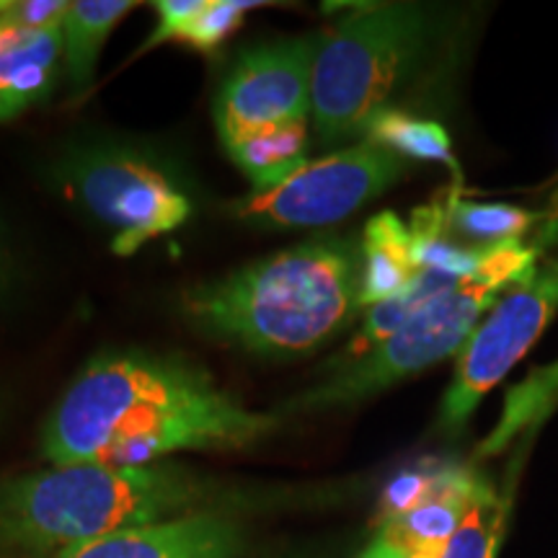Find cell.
Listing matches in <instances>:
<instances>
[{"instance_id": "obj_4", "label": "cell", "mask_w": 558, "mask_h": 558, "mask_svg": "<svg viewBox=\"0 0 558 558\" xmlns=\"http://www.w3.org/2000/svg\"><path fill=\"white\" fill-rule=\"evenodd\" d=\"M445 34L442 13L422 3H369L318 34L311 120L320 145L365 137L375 117L422 73Z\"/></svg>"}, {"instance_id": "obj_13", "label": "cell", "mask_w": 558, "mask_h": 558, "mask_svg": "<svg viewBox=\"0 0 558 558\" xmlns=\"http://www.w3.org/2000/svg\"><path fill=\"white\" fill-rule=\"evenodd\" d=\"M360 256V308H373L383 300L401 295L422 275L411 228L390 209L367 220Z\"/></svg>"}, {"instance_id": "obj_5", "label": "cell", "mask_w": 558, "mask_h": 558, "mask_svg": "<svg viewBox=\"0 0 558 558\" xmlns=\"http://www.w3.org/2000/svg\"><path fill=\"white\" fill-rule=\"evenodd\" d=\"M538 254L541 248L533 241L497 248L478 264L473 275L463 277L456 288L432 300L427 308L418 311L407 326H401L393 337L365 357L339 367H326L329 375L284 403V411L305 414V411L354 407L396 383L414 378L452 354H460L501 292L538 267Z\"/></svg>"}, {"instance_id": "obj_20", "label": "cell", "mask_w": 558, "mask_h": 558, "mask_svg": "<svg viewBox=\"0 0 558 558\" xmlns=\"http://www.w3.org/2000/svg\"><path fill=\"white\" fill-rule=\"evenodd\" d=\"M68 11V0H0V24L26 32H54L62 29Z\"/></svg>"}, {"instance_id": "obj_27", "label": "cell", "mask_w": 558, "mask_h": 558, "mask_svg": "<svg viewBox=\"0 0 558 558\" xmlns=\"http://www.w3.org/2000/svg\"><path fill=\"white\" fill-rule=\"evenodd\" d=\"M409 558H439V556H432V554H414V556H409Z\"/></svg>"}, {"instance_id": "obj_18", "label": "cell", "mask_w": 558, "mask_h": 558, "mask_svg": "<svg viewBox=\"0 0 558 558\" xmlns=\"http://www.w3.org/2000/svg\"><path fill=\"white\" fill-rule=\"evenodd\" d=\"M505 514L507 505H499L494 488L484 484L439 558H497Z\"/></svg>"}, {"instance_id": "obj_15", "label": "cell", "mask_w": 558, "mask_h": 558, "mask_svg": "<svg viewBox=\"0 0 558 558\" xmlns=\"http://www.w3.org/2000/svg\"><path fill=\"white\" fill-rule=\"evenodd\" d=\"M135 9L132 0H78L62 24V62L73 88L88 86L114 26Z\"/></svg>"}, {"instance_id": "obj_9", "label": "cell", "mask_w": 558, "mask_h": 558, "mask_svg": "<svg viewBox=\"0 0 558 558\" xmlns=\"http://www.w3.org/2000/svg\"><path fill=\"white\" fill-rule=\"evenodd\" d=\"M318 34L251 47L235 60L218 90L220 140L311 117V78Z\"/></svg>"}, {"instance_id": "obj_2", "label": "cell", "mask_w": 558, "mask_h": 558, "mask_svg": "<svg viewBox=\"0 0 558 558\" xmlns=\"http://www.w3.org/2000/svg\"><path fill=\"white\" fill-rule=\"evenodd\" d=\"M360 248L347 239L298 243L184 290L181 313L220 344L298 357L331 339L360 305Z\"/></svg>"}, {"instance_id": "obj_6", "label": "cell", "mask_w": 558, "mask_h": 558, "mask_svg": "<svg viewBox=\"0 0 558 558\" xmlns=\"http://www.w3.org/2000/svg\"><path fill=\"white\" fill-rule=\"evenodd\" d=\"M50 177L70 205L109 228L117 256L137 254L192 215L190 194L171 166L137 145L109 140L73 145L60 153Z\"/></svg>"}, {"instance_id": "obj_11", "label": "cell", "mask_w": 558, "mask_h": 558, "mask_svg": "<svg viewBox=\"0 0 558 558\" xmlns=\"http://www.w3.org/2000/svg\"><path fill=\"white\" fill-rule=\"evenodd\" d=\"M60 62L62 29L26 32L0 24V124L50 99Z\"/></svg>"}, {"instance_id": "obj_25", "label": "cell", "mask_w": 558, "mask_h": 558, "mask_svg": "<svg viewBox=\"0 0 558 558\" xmlns=\"http://www.w3.org/2000/svg\"><path fill=\"white\" fill-rule=\"evenodd\" d=\"M556 235H558V190L554 192V197H550V215L546 220V228L541 230L538 239H533V243L543 248V246H548L550 241H556Z\"/></svg>"}, {"instance_id": "obj_26", "label": "cell", "mask_w": 558, "mask_h": 558, "mask_svg": "<svg viewBox=\"0 0 558 558\" xmlns=\"http://www.w3.org/2000/svg\"><path fill=\"white\" fill-rule=\"evenodd\" d=\"M9 407H11V401H9V393H5V390L0 388V429H3V424H5V416H9Z\"/></svg>"}, {"instance_id": "obj_7", "label": "cell", "mask_w": 558, "mask_h": 558, "mask_svg": "<svg viewBox=\"0 0 558 558\" xmlns=\"http://www.w3.org/2000/svg\"><path fill=\"white\" fill-rule=\"evenodd\" d=\"M411 160L373 140L308 160L288 181L251 192L233 205V218L259 228H320L354 215L407 179Z\"/></svg>"}, {"instance_id": "obj_24", "label": "cell", "mask_w": 558, "mask_h": 558, "mask_svg": "<svg viewBox=\"0 0 558 558\" xmlns=\"http://www.w3.org/2000/svg\"><path fill=\"white\" fill-rule=\"evenodd\" d=\"M357 558H409L407 550H401L396 543H390L386 535H375V541L362 550Z\"/></svg>"}, {"instance_id": "obj_12", "label": "cell", "mask_w": 558, "mask_h": 558, "mask_svg": "<svg viewBox=\"0 0 558 558\" xmlns=\"http://www.w3.org/2000/svg\"><path fill=\"white\" fill-rule=\"evenodd\" d=\"M484 484V478L465 469H439L429 497L407 514L383 522L380 535L409 556H439Z\"/></svg>"}, {"instance_id": "obj_8", "label": "cell", "mask_w": 558, "mask_h": 558, "mask_svg": "<svg viewBox=\"0 0 558 558\" xmlns=\"http://www.w3.org/2000/svg\"><path fill=\"white\" fill-rule=\"evenodd\" d=\"M558 313V259H548L501 292L494 308L460 349L448 393L439 403V429L460 432L494 386L530 352Z\"/></svg>"}, {"instance_id": "obj_1", "label": "cell", "mask_w": 558, "mask_h": 558, "mask_svg": "<svg viewBox=\"0 0 558 558\" xmlns=\"http://www.w3.org/2000/svg\"><path fill=\"white\" fill-rule=\"evenodd\" d=\"M205 367L150 352H109L88 362L41 424L52 465H153L184 450H241L277 429Z\"/></svg>"}, {"instance_id": "obj_22", "label": "cell", "mask_w": 558, "mask_h": 558, "mask_svg": "<svg viewBox=\"0 0 558 558\" xmlns=\"http://www.w3.org/2000/svg\"><path fill=\"white\" fill-rule=\"evenodd\" d=\"M205 3L207 0H160V3H156L160 21L156 29H153L150 39L140 47L137 54L148 52L158 45H166V41H179L186 26L205 9Z\"/></svg>"}, {"instance_id": "obj_16", "label": "cell", "mask_w": 558, "mask_h": 558, "mask_svg": "<svg viewBox=\"0 0 558 558\" xmlns=\"http://www.w3.org/2000/svg\"><path fill=\"white\" fill-rule=\"evenodd\" d=\"M460 279L463 277L448 275V271L422 269V275L416 277V282L403 290L401 295L383 300V303L367 308L357 337L352 339V344H349L329 367H339V365H347V362L365 357L367 352H373L375 347L393 337L401 326H407L418 311L427 308L432 300H437L439 295H445V292L456 288Z\"/></svg>"}, {"instance_id": "obj_21", "label": "cell", "mask_w": 558, "mask_h": 558, "mask_svg": "<svg viewBox=\"0 0 558 558\" xmlns=\"http://www.w3.org/2000/svg\"><path fill=\"white\" fill-rule=\"evenodd\" d=\"M435 476L437 471H407L390 481L380 505L383 522L399 518V514H407L409 509L422 505V501L429 497L432 486H435Z\"/></svg>"}, {"instance_id": "obj_23", "label": "cell", "mask_w": 558, "mask_h": 558, "mask_svg": "<svg viewBox=\"0 0 558 558\" xmlns=\"http://www.w3.org/2000/svg\"><path fill=\"white\" fill-rule=\"evenodd\" d=\"M21 282V262L16 248H13V241L5 230L3 220H0V305L5 300L13 298Z\"/></svg>"}, {"instance_id": "obj_17", "label": "cell", "mask_w": 558, "mask_h": 558, "mask_svg": "<svg viewBox=\"0 0 558 558\" xmlns=\"http://www.w3.org/2000/svg\"><path fill=\"white\" fill-rule=\"evenodd\" d=\"M362 140H373L407 160H435V163L448 166L460 184V166L452 153L448 130L442 124L393 107L369 122Z\"/></svg>"}, {"instance_id": "obj_14", "label": "cell", "mask_w": 558, "mask_h": 558, "mask_svg": "<svg viewBox=\"0 0 558 558\" xmlns=\"http://www.w3.org/2000/svg\"><path fill=\"white\" fill-rule=\"evenodd\" d=\"M308 120H300L243 132L222 140V145L254 184V192H267L308 163Z\"/></svg>"}, {"instance_id": "obj_10", "label": "cell", "mask_w": 558, "mask_h": 558, "mask_svg": "<svg viewBox=\"0 0 558 558\" xmlns=\"http://www.w3.org/2000/svg\"><path fill=\"white\" fill-rule=\"evenodd\" d=\"M248 527L233 512H197L62 548L54 558H243Z\"/></svg>"}, {"instance_id": "obj_3", "label": "cell", "mask_w": 558, "mask_h": 558, "mask_svg": "<svg viewBox=\"0 0 558 558\" xmlns=\"http://www.w3.org/2000/svg\"><path fill=\"white\" fill-rule=\"evenodd\" d=\"M222 486L179 463H70L0 478V550L45 554L220 507Z\"/></svg>"}, {"instance_id": "obj_19", "label": "cell", "mask_w": 558, "mask_h": 558, "mask_svg": "<svg viewBox=\"0 0 558 558\" xmlns=\"http://www.w3.org/2000/svg\"><path fill=\"white\" fill-rule=\"evenodd\" d=\"M264 5L267 3H259V0H254V3H246V0H207L205 9L186 26L179 41L199 52H215L230 34L239 29L241 21L251 11L264 9Z\"/></svg>"}]
</instances>
